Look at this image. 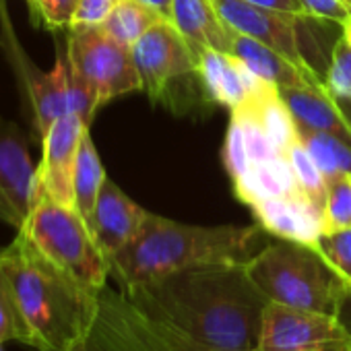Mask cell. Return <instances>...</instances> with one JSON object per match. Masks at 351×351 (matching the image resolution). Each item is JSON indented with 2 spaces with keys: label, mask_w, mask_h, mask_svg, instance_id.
<instances>
[{
  "label": "cell",
  "mask_w": 351,
  "mask_h": 351,
  "mask_svg": "<svg viewBox=\"0 0 351 351\" xmlns=\"http://www.w3.org/2000/svg\"><path fill=\"white\" fill-rule=\"evenodd\" d=\"M122 293L145 316L167 322L195 341L230 349L258 347L269 304L248 275L246 263L176 271Z\"/></svg>",
  "instance_id": "6da1fadb"
},
{
  "label": "cell",
  "mask_w": 351,
  "mask_h": 351,
  "mask_svg": "<svg viewBox=\"0 0 351 351\" xmlns=\"http://www.w3.org/2000/svg\"><path fill=\"white\" fill-rule=\"evenodd\" d=\"M0 269L13 293L19 343L38 351H71L87 337L99 293L60 271L21 232L0 250Z\"/></svg>",
  "instance_id": "7a4b0ae2"
},
{
  "label": "cell",
  "mask_w": 351,
  "mask_h": 351,
  "mask_svg": "<svg viewBox=\"0 0 351 351\" xmlns=\"http://www.w3.org/2000/svg\"><path fill=\"white\" fill-rule=\"evenodd\" d=\"M256 226H189L147 213L136 236L110 258L122 291L176 271L219 263H248L267 244Z\"/></svg>",
  "instance_id": "3957f363"
},
{
  "label": "cell",
  "mask_w": 351,
  "mask_h": 351,
  "mask_svg": "<svg viewBox=\"0 0 351 351\" xmlns=\"http://www.w3.org/2000/svg\"><path fill=\"white\" fill-rule=\"evenodd\" d=\"M248 275L269 302L339 316L351 291L314 244L277 240L248 263Z\"/></svg>",
  "instance_id": "277c9868"
},
{
  "label": "cell",
  "mask_w": 351,
  "mask_h": 351,
  "mask_svg": "<svg viewBox=\"0 0 351 351\" xmlns=\"http://www.w3.org/2000/svg\"><path fill=\"white\" fill-rule=\"evenodd\" d=\"M0 50L5 52L13 69L23 99V112L25 116H29L40 145L52 124L62 116L77 114L87 124H91L97 106L89 89L73 73L66 48L60 50V46H56V60L52 71H40V66L29 58V54H25V48L21 46L15 34L3 0H0Z\"/></svg>",
  "instance_id": "5b68a950"
},
{
  "label": "cell",
  "mask_w": 351,
  "mask_h": 351,
  "mask_svg": "<svg viewBox=\"0 0 351 351\" xmlns=\"http://www.w3.org/2000/svg\"><path fill=\"white\" fill-rule=\"evenodd\" d=\"M19 232L83 287L95 293L108 287L110 263L75 207L60 205L42 195Z\"/></svg>",
  "instance_id": "8992f818"
},
{
  "label": "cell",
  "mask_w": 351,
  "mask_h": 351,
  "mask_svg": "<svg viewBox=\"0 0 351 351\" xmlns=\"http://www.w3.org/2000/svg\"><path fill=\"white\" fill-rule=\"evenodd\" d=\"M66 56L73 73L89 89L97 108L120 95L141 91L132 50L110 38L99 25L71 27Z\"/></svg>",
  "instance_id": "52a82bcc"
},
{
  "label": "cell",
  "mask_w": 351,
  "mask_h": 351,
  "mask_svg": "<svg viewBox=\"0 0 351 351\" xmlns=\"http://www.w3.org/2000/svg\"><path fill=\"white\" fill-rule=\"evenodd\" d=\"M261 351H351V332L339 316L269 302L263 312Z\"/></svg>",
  "instance_id": "ba28073f"
},
{
  "label": "cell",
  "mask_w": 351,
  "mask_h": 351,
  "mask_svg": "<svg viewBox=\"0 0 351 351\" xmlns=\"http://www.w3.org/2000/svg\"><path fill=\"white\" fill-rule=\"evenodd\" d=\"M38 199V165L27 134L19 124L0 116V221L19 232Z\"/></svg>",
  "instance_id": "9c48e42d"
},
{
  "label": "cell",
  "mask_w": 351,
  "mask_h": 351,
  "mask_svg": "<svg viewBox=\"0 0 351 351\" xmlns=\"http://www.w3.org/2000/svg\"><path fill=\"white\" fill-rule=\"evenodd\" d=\"M130 50L141 77V91L151 99H159L169 81L197 73L191 44L167 19L157 21Z\"/></svg>",
  "instance_id": "30bf717a"
},
{
  "label": "cell",
  "mask_w": 351,
  "mask_h": 351,
  "mask_svg": "<svg viewBox=\"0 0 351 351\" xmlns=\"http://www.w3.org/2000/svg\"><path fill=\"white\" fill-rule=\"evenodd\" d=\"M89 124L77 116H62L52 124L42 141V161L38 165V191L60 205L75 207V165L79 145Z\"/></svg>",
  "instance_id": "8fae6325"
},
{
  "label": "cell",
  "mask_w": 351,
  "mask_h": 351,
  "mask_svg": "<svg viewBox=\"0 0 351 351\" xmlns=\"http://www.w3.org/2000/svg\"><path fill=\"white\" fill-rule=\"evenodd\" d=\"M213 3L230 29L273 48L289 62H293L298 69L312 73L302 56L298 40V21L302 15L263 9L246 3V0H213Z\"/></svg>",
  "instance_id": "7c38bea8"
},
{
  "label": "cell",
  "mask_w": 351,
  "mask_h": 351,
  "mask_svg": "<svg viewBox=\"0 0 351 351\" xmlns=\"http://www.w3.org/2000/svg\"><path fill=\"white\" fill-rule=\"evenodd\" d=\"M256 223L277 240L316 244L324 234V213L304 195V191L254 203Z\"/></svg>",
  "instance_id": "4fadbf2b"
},
{
  "label": "cell",
  "mask_w": 351,
  "mask_h": 351,
  "mask_svg": "<svg viewBox=\"0 0 351 351\" xmlns=\"http://www.w3.org/2000/svg\"><path fill=\"white\" fill-rule=\"evenodd\" d=\"M147 213L149 211L138 207L130 197H126L118 189V184L106 178L95 203L91 234L97 246L101 248V252L106 254L108 263L136 236Z\"/></svg>",
  "instance_id": "5bb4252c"
},
{
  "label": "cell",
  "mask_w": 351,
  "mask_h": 351,
  "mask_svg": "<svg viewBox=\"0 0 351 351\" xmlns=\"http://www.w3.org/2000/svg\"><path fill=\"white\" fill-rule=\"evenodd\" d=\"M71 351H157L132 324L122 291L104 287L99 291L97 318L83 341Z\"/></svg>",
  "instance_id": "9a60e30c"
},
{
  "label": "cell",
  "mask_w": 351,
  "mask_h": 351,
  "mask_svg": "<svg viewBox=\"0 0 351 351\" xmlns=\"http://www.w3.org/2000/svg\"><path fill=\"white\" fill-rule=\"evenodd\" d=\"M169 21L191 48H211L232 54L234 29L221 19L213 0H173Z\"/></svg>",
  "instance_id": "2e32d148"
},
{
  "label": "cell",
  "mask_w": 351,
  "mask_h": 351,
  "mask_svg": "<svg viewBox=\"0 0 351 351\" xmlns=\"http://www.w3.org/2000/svg\"><path fill=\"white\" fill-rule=\"evenodd\" d=\"M281 99L285 101L298 130H314L332 134L347 145H351V128L345 124L330 95L322 85H308L295 89H281Z\"/></svg>",
  "instance_id": "e0dca14e"
},
{
  "label": "cell",
  "mask_w": 351,
  "mask_h": 351,
  "mask_svg": "<svg viewBox=\"0 0 351 351\" xmlns=\"http://www.w3.org/2000/svg\"><path fill=\"white\" fill-rule=\"evenodd\" d=\"M232 54L240 58L252 73L263 77L265 81L273 83L281 89H295V87H308V85H322L312 73H306L298 69L293 62H289L285 56L275 52L273 48L242 36L234 32V48Z\"/></svg>",
  "instance_id": "ac0fdd59"
},
{
  "label": "cell",
  "mask_w": 351,
  "mask_h": 351,
  "mask_svg": "<svg viewBox=\"0 0 351 351\" xmlns=\"http://www.w3.org/2000/svg\"><path fill=\"white\" fill-rule=\"evenodd\" d=\"M193 52L197 58V73L215 104L226 106L232 112L250 101L240 75V60L234 54L211 48H193Z\"/></svg>",
  "instance_id": "d6986e66"
},
{
  "label": "cell",
  "mask_w": 351,
  "mask_h": 351,
  "mask_svg": "<svg viewBox=\"0 0 351 351\" xmlns=\"http://www.w3.org/2000/svg\"><path fill=\"white\" fill-rule=\"evenodd\" d=\"M236 197L252 207L254 203L267 201V199H279L291 193L302 191L295 178L293 165L287 155L273 157L267 161H254L248 165V169L234 182Z\"/></svg>",
  "instance_id": "ffe728a7"
},
{
  "label": "cell",
  "mask_w": 351,
  "mask_h": 351,
  "mask_svg": "<svg viewBox=\"0 0 351 351\" xmlns=\"http://www.w3.org/2000/svg\"><path fill=\"white\" fill-rule=\"evenodd\" d=\"M106 169L101 165V159L97 155V149L93 145V138L89 134V128L85 130L81 145H79V155H77V165H75V209L79 215L85 219V223L91 230V219L95 211L97 197L101 193V186L106 182Z\"/></svg>",
  "instance_id": "44dd1931"
},
{
  "label": "cell",
  "mask_w": 351,
  "mask_h": 351,
  "mask_svg": "<svg viewBox=\"0 0 351 351\" xmlns=\"http://www.w3.org/2000/svg\"><path fill=\"white\" fill-rule=\"evenodd\" d=\"M124 295V293H122ZM124 304H126V312L132 320V324L136 326V330L143 335V339L147 343H151L157 351H261V349H230V347H213L201 341H195L193 337L176 330L173 326H169L167 322L161 320H153L149 316H145L141 310H136L124 295Z\"/></svg>",
  "instance_id": "7402d4cb"
},
{
  "label": "cell",
  "mask_w": 351,
  "mask_h": 351,
  "mask_svg": "<svg viewBox=\"0 0 351 351\" xmlns=\"http://www.w3.org/2000/svg\"><path fill=\"white\" fill-rule=\"evenodd\" d=\"M161 19L157 11L143 5L141 0H122L99 27L116 42L132 48Z\"/></svg>",
  "instance_id": "603a6c76"
},
{
  "label": "cell",
  "mask_w": 351,
  "mask_h": 351,
  "mask_svg": "<svg viewBox=\"0 0 351 351\" xmlns=\"http://www.w3.org/2000/svg\"><path fill=\"white\" fill-rule=\"evenodd\" d=\"M298 141L312 155L324 180L337 178V176H351V145L345 141L314 130H298Z\"/></svg>",
  "instance_id": "cb8c5ba5"
},
{
  "label": "cell",
  "mask_w": 351,
  "mask_h": 351,
  "mask_svg": "<svg viewBox=\"0 0 351 351\" xmlns=\"http://www.w3.org/2000/svg\"><path fill=\"white\" fill-rule=\"evenodd\" d=\"M250 104H254L258 120L265 132L269 134V138L273 141V145L279 149L281 155H287L289 147L298 141V128L285 101L281 99L279 89H273L263 99Z\"/></svg>",
  "instance_id": "d4e9b609"
},
{
  "label": "cell",
  "mask_w": 351,
  "mask_h": 351,
  "mask_svg": "<svg viewBox=\"0 0 351 351\" xmlns=\"http://www.w3.org/2000/svg\"><path fill=\"white\" fill-rule=\"evenodd\" d=\"M287 157H289V161L293 165L300 189L324 213V207H326V180H324L320 167L316 165V161L312 159V155L306 151V147L300 141H295L289 147Z\"/></svg>",
  "instance_id": "484cf974"
},
{
  "label": "cell",
  "mask_w": 351,
  "mask_h": 351,
  "mask_svg": "<svg viewBox=\"0 0 351 351\" xmlns=\"http://www.w3.org/2000/svg\"><path fill=\"white\" fill-rule=\"evenodd\" d=\"M324 232L351 228V180L349 176H337L326 180Z\"/></svg>",
  "instance_id": "4316f807"
},
{
  "label": "cell",
  "mask_w": 351,
  "mask_h": 351,
  "mask_svg": "<svg viewBox=\"0 0 351 351\" xmlns=\"http://www.w3.org/2000/svg\"><path fill=\"white\" fill-rule=\"evenodd\" d=\"M322 87L328 95H351V40L345 34L332 44Z\"/></svg>",
  "instance_id": "83f0119b"
},
{
  "label": "cell",
  "mask_w": 351,
  "mask_h": 351,
  "mask_svg": "<svg viewBox=\"0 0 351 351\" xmlns=\"http://www.w3.org/2000/svg\"><path fill=\"white\" fill-rule=\"evenodd\" d=\"M314 246L351 287V228L324 232Z\"/></svg>",
  "instance_id": "f1b7e54d"
},
{
  "label": "cell",
  "mask_w": 351,
  "mask_h": 351,
  "mask_svg": "<svg viewBox=\"0 0 351 351\" xmlns=\"http://www.w3.org/2000/svg\"><path fill=\"white\" fill-rule=\"evenodd\" d=\"M81 0H29V7L36 19H40L48 29H71L75 13Z\"/></svg>",
  "instance_id": "f546056e"
},
{
  "label": "cell",
  "mask_w": 351,
  "mask_h": 351,
  "mask_svg": "<svg viewBox=\"0 0 351 351\" xmlns=\"http://www.w3.org/2000/svg\"><path fill=\"white\" fill-rule=\"evenodd\" d=\"M223 163H226V169L230 173L232 182H236L250 165L244 132H242V126L236 116H232V120L228 124L226 143H223Z\"/></svg>",
  "instance_id": "4dcf8cb0"
},
{
  "label": "cell",
  "mask_w": 351,
  "mask_h": 351,
  "mask_svg": "<svg viewBox=\"0 0 351 351\" xmlns=\"http://www.w3.org/2000/svg\"><path fill=\"white\" fill-rule=\"evenodd\" d=\"M302 13L341 27L351 21V0H300Z\"/></svg>",
  "instance_id": "1f68e13d"
},
{
  "label": "cell",
  "mask_w": 351,
  "mask_h": 351,
  "mask_svg": "<svg viewBox=\"0 0 351 351\" xmlns=\"http://www.w3.org/2000/svg\"><path fill=\"white\" fill-rule=\"evenodd\" d=\"M0 341H19V322L9 281L0 269Z\"/></svg>",
  "instance_id": "d6a6232c"
},
{
  "label": "cell",
  "mask_w": 351,
  "mask_h": 351,
  "mask_svg": "<svg viewBox=\"0 0 351 351\" xmlns=\"http://www.w3.org/2000/svg\"><path fill=\"white\" fill-rule=\"evenodd\" d=\"M120 3H122V0H81L71 27H79V25H101L108 19V15Z\"/></svg>",
  "instance_id": "836d02e7"
},
{
  "label": "cell",
  "mask_w": 351,
  "mask_h": 351,
  "mask_svg": "<svg viewBox=\"0 0 351 351\" xmlns=\"http://www.w3.org/2000/svg\"><path fill=\"white\" fill-rule=\"evenodd\" d=\"M250 5L271 9V11H281V13H291V15H304L300 0H246Z\"/></svg>",
  "instance_id": "e575fe53"
},
{
  "label": "cell",
  "mask_w": 351,
  "mask_h": 351,
  "mask_svg": "<svg viewBox=\"0 0 351 351\" xmlns=\"http://www.w3.org/2000/svg\"><path fill=\"white\" fill-rule=\"evenodd\" d=\"M330 99L337 106L339 114L343 116L345 124L351 128V95H330Z\"/></svg>",
  "instance_id": "d590c367"
},
{
  "label": "cell",
  "mask_w": 351,
  "mask_h": 351,
  "mask_svg": "<svg viewBox=\"0 0 351 351\" xmlns=\"http://www.w3.org/2000/svg\"><path fill=\"white\" fill-rule=\"evenodd\" d=\"M143 5L151 7L153 11H157L163 19H171V3L173 0H141Z\"/></svg>",
  "instance_id": "8d00e7d4"
},
{
  "label": "cell",
  "mask_w": 351,
  "mask_h": 351,
  "mask_svg": "<svg viewBox=\"0 0 351 351\" xmlns=\"http://www.w3.org/2000/svg\"><path fill=\"white\" fill-rule=\"evenodd\" d=\"M339 318L345 322V326H347L349 332H351V291L347 293V298H345V302H343V306H341Z\"/></svg>",
  "instance_id": "74e56055"
},
{
  "label": "cell",
  "mask_w": 351,
  "mask_h": 351,
  "mask_svg": "<svg viewBox=\"0 0 351 351\" xmlns=\"http://www.w3.org/2000/svg\"><path fill=\"white\" fill-rule=\"evenodd\" d=\"M343 34H345V36H347V38L351 40V21L343 25Z\"/></svg>",
  "instance_id": "f35d334b"
},
{
  "label": "cell",
  "mask_w": 351,
  "mask_h": 351,
  "mask_svg": "<svg viewBox=\"0 0 351 351\" xmlns=\"http://www.w3.org/2000/svg\"><path fill=\"white\" fill-rule=\"evenodd\" d=\"M0 351H3V341H0Z\"/></svg>",
  "instance_id": "ab89813d"
},
{
  "label": "cell",
  "mask_w": 351,
  "mask_h": 351,
  "mask_svg": "<svg viewBox=\"0 0 351 351\" xmlns=\"http://www.w3.org/2000/svg\"><path fill=\"white\" fill-rule=\"evenodd\" d=\"M349 180H351V176H349Z\"/></svg>",
  "instance_id": "60d3db41"
}]
</instances>
